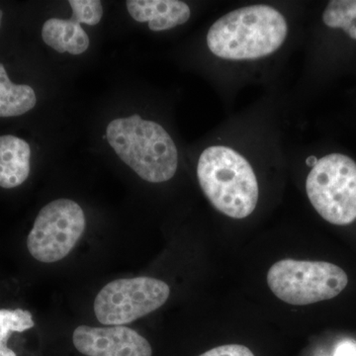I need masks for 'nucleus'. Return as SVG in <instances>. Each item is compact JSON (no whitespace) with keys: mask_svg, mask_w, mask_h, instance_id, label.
Instances as JSON below:
<instances>
[{"mask_svg":"<svg viewBox=\"0 0 356 356\" xmlns=\"http://www.w3.org/2000/svg\"><path fill=\"white\" fill-rule=\"evenodd\" d=\"M286 19L269 6L257 4L222 16L210 28L207 44L217 57L255 60L278 50L286 39Z\"/></svg>","mask_w":356,"mask_h":356,"instance_id":"nucleus-1","label":"nucleus"},{"mask_svg":"<svg viewBox=\"0 0 356 356\" xmlns=\"http://www.w3.org/2000/svg\"><path fill=\"white\" fill-rule=\"evenodd\" d=\"M106 137L121 161L142 179L161 184L175 177L177 147L156 122L144 120L139 115L115 119L107 126Z\"/></svg>","mask_w":356,"mask_h":356,"instance_id":"nucleus-2","label":"nucleus"},{"mask_svg":"<svg viewBox=\"0 0 356 356\" xmlns=\"http://www.w3.org/2000/svg\"><path fill=\"white\" fill-rule=\"evenodd\" d=\"M197 177L206 197L222 214L243 219L254 212L259 182L250 163L233 149H206L199 158Z\"/></svg>","mask_w":356,"mask_h":356,"instance_id":"nucleus-3","label":"nucleus"},{"mask_svg":"<svg viewBox=\"0 0 356 356\" xmlns=\"http://www.w3.org/2000/svg\"><path fill=\"white\" fill-rule=\"evenodd\" d=\"M267 283L278 299L305 306L334 298L348 286V277L330 262L282 259L269 269Z\"/></svg>","mask_w":356,"mask_h":356,"instance_id":"nucleus-4","label":"nucleus"},{"mask_svg":"<svg viewBox=\"0 0 356 356\" xmlns=\"http://www.w3.org/2000/svg\"><path fill=\"white\" fill-rule=\"evenodd\" d=\"M309 200L320 216L337 226L356 220V163L341 154L318 159L306 181Z\"/></svg>","mask_w":356,"mask_h":356,"instance_id":"nucleus-5","label":"nucleus"},{"mask_svg":"<svg viewBox=\"0 0 356 356\" xmlns=\"http://www.w3.org/2000/svg\"><path fill=\"white\" fill-rule=\"evenodd\" d=\"M170 294V286L156 278L140 276L114 280L96 296L95 314L102 325L130 324L161 308Z\"/></svg>","mask_w":356,"mask_h":356,"instance_id":"nucleus-6","label":"nucleus"},{"mask_svg":"<svg viewBox=\"0 0 356 356\" xmlns=\"http://www.w3.org/2000/svg\"><path fill=\"white\" fill-rule=\"evenodd\" d=\"M86 227L83 208L70 199H58L40 211L28 235V250L44 264L60 261L76 247Z\"/></svg>","mask_w":356,"mask_h":356,"instance_id":"nucleus-7","label":"nucleus"},{"mask_svg":"<svg viewBox=\"0 0 356 356\" xmlns=\"http://www.w3.org/2000/svg\"><path fill=\"white\" fill-rule=\"evenodd\" d=\"M72 341L86 356H152L151 344L137 332L124 325L92 327L79 325Z\"/></svg>","mask_w":356,"mask_h":356,"instance_id":"nucleus-8","label":"nucleus"},{"mask_svg":"<svg viewBox=\"0 0 356 356\" xmlns=\"http://www.w3.org/2000/svg\"><path fill=\"white\" fill-rule=\"evenodd\" d=\"M127 9L134 20L149 24L152 31L170 30L191 18V8L178 0H129Z\"/></svg>","mask_w":356,"mask_h":356,"instance_id":"nucleus-9","label":"nucleus"},{"mask_svg":"<svg viewBox=\"0 0 356 356\" xmlns=\"http://www.w3.org/2000/svg\"><path fill=\"white\" fill-rule=\"evenodd\" d=\"M31 147L15 136L0 137V187L10 189L24 184L30 175Z\"/></svg>","mask_w":356,"mask_h":356,"instance_id":"nucleus-10","label":"nucleus"},{"mask_svg":"<svg viewBox=\"0 0 356 356\" xmlns=\"http://www.w3.org/2000/svg\"><path fill=\"white\" fill-rule=\"evenodd\" d=\"M44 43L58 53L67 51L70 55H81L89 47L88 35L77 21L51 18L42 29Z\"/></svg>","mask_w":356,"mask_h":356,"instance_id":"nucleus-11","label":"nucleus"},{"mask_svg":"<svg viewBox=\"0 0 356 356\" xmlns=\"http://www.w3.org/2000/svg\"><path fill=\"white\" fill-rule=\"evenodd\" d=\"M34 89L26 84H14L0 64V117L20 116L36 105Z\"/></svg>","mask_w":356,"mask_h":356,"instance_id":"nucleus-12","label":"nucleus"},{"mask_svg":"<svg viewBox=\"0 0 356 356\" xmlns=\"http://www.w3.org/2000/svg\"><path fill=\"white\" fill-rule=\"evenodd\" d=\"M35 322L32 314L22 309H0V356H17L7 346L11 332H23L32 329Z\"/></svg>","mask_w":356,"mask_h":356,"instance_id":"nucleus-13","label":"nucleus"},{"mask_svg":"<svg viewBox=\"0 0 356 356\" xmlns=\"http://www.w3.org/2000/svg\"><path fill=\"white\" fill-rule=\"evenodd\" d=\"M325 25L341 28L350 38L356 40V0H332L323 14Z\"/></svg>","mask_w":356,"mask_h":356,"instance_id":"nucleus-14","label":"nucleus"},{"mask_svg":"<svg viewBox=\"0 0 356 356\" xmlns=\"http://www.w3.org/2000/svg\"><path fill=\"white\" fill-rule=\"evenodd\" d=\"M72 9V19L79 24L97 25L103 16V7L99 0H70Z\"/></svg>","mask_w":356,"mask_h":356,"instance_id":"nucleus-15","label":"nucleus"},{"mask_svg":"<svg viewBox=\"0 0 356 356\" xmlns=\"http://www.w3.org/2000/svg\"><path fill=\"white\" fill-rule=\"evenodd\" d=\"M199 356H254L252 351L241 344H227L206 351Z\"/></svg>","mask_w":356,"mask_h":356,"instance_id":"nucleus-16","label":"nucleus"},{"mask_svg":"<svg viewBox=\"0 0 356 356\" xmlns=\"http://www.w3.org/2000/svg\"><path fill=\"white\" fill-rule=\"evenodd\" d=\"M332 356H356V343L344 341L337 344Z\"/></svg>","mask_w":356,"mask_h":356,"instance_id":"nucleus-17","label":"nucleus"},{"mask_svg":"<svg viewBox=\"0 0 356 356\" xmlns=\"http://www.w3.org/2000/svg\"><path fill=\"white\" fill-rule=\"evenodd\" d=\"M318 159L315 158V156H311V158H309L307 159V165H311L312 168H313L314 165L317 163Z\"/></svg>","mask_w":356,"mask_h":356,"instance_id":"nucleus-18","label":"nucleus"},{"mask_svg":"<svg viewBox=\"0 0 356 356\" xmlns=\"http://www.w3.org/2000/svg\"><path fill=\"white\" fill-rule=\"evenodd\" d=\"M2 16H3V13H2L1 9H0V26H1Z\"/></svg>","mask_w":356,"mask_h":356,"instance_id":"nucleus-19","label":"nucleus"}]
</instances>
